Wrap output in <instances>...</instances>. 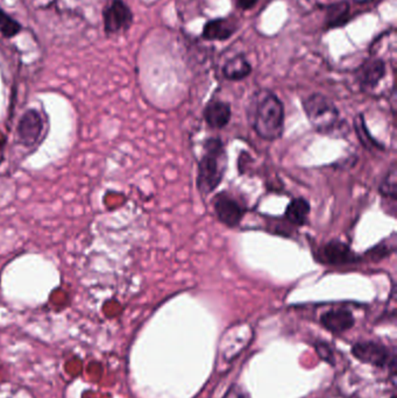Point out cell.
<instances>
[{
    "label": "cell",
    "mask_w": 397,
    "mask_h": 398,
    "mask_svg": "<svg viewBox=\"0 0 397 398\" xmlns=\"http://www.w3.org/2000/svg\"><path fill=\"white\" fill-rule=\"evenodd\" d=\"M249 123L266 141L281 138L285 130V106L275 93L261 90L254 95L249 106Z\"/></svg>",
    "instance_id": "cell-1"
},
{
    "label": "cell",
    "mask_w": 397,
    "mask_h": 398,
    "mask_svg": "<svg viewBox=\"0 0 397 398\" xmlns=\"http://www.w3.org/2000/svg\"><path fill=\"white\" fill-rule=\"evenodd\" d=\"M228 169V154L219 138L207 140L198 164L197 187L202 194L214 192L224 178Z\"/></svg>",
    "instance_id": "cell-2"
},
{
    "label": "cell",
    "mask_w": 397,
    "mask_h": 398,
    "mask_svg": "<svg viewBox=\"0 0 397 398\" xmlns=\"http://www.w3.org/2000/svg\"><path fill=\"white\" fill-rule=\"evenodd\" d=\"M303 110L311 126L318 132H332L339 123V110L322 93H313L304 99Z\"/></svg>",
    "instance_id": "cell-3"
},
{
    "label": "cell",
    "mask_w": 397,
    "mask_h": 398,
    "mask_svg": "<svg viewBox=\"0 0 397 398\" xmlns=\"http://www.w3.org/2000/svg\"><path fill=\"white\" fill-rule=\"evenodd\" d=\"M103 22L106 34L124 33L132 26V11L124 0H111L103 10Z\"/></svg>",
    "instance_id": "cell-4"
},
{
    "label": "cell",
    "mask_w": 397,
    "mask_h": 398,
    "mask_svg": "<svg viewBox=\"0 0 397 398\" xmlns=\"http://www.w3.org/2000/svg\"><path fill=\"white\" fill-rule=\"evenodd\" d=\"M214 208L217 218L228 227H237L244 218L245 208L228 192H221L214 198Z\"/></svg>",
    "instance_id": "cell-5"
},
{
    "label": "cell",
    "mask_w": 397,
    "mask_h": 398,
    "mask_svg": "<svg viewBox=\"0 0 397 398\" xmlns=\"http://www.w3.org/2000/svg\"><path fill=\"white\" fill-rule=\"evenodd\" d=\"M319 261L330 265H345L360 261L359 256L350 246L340 240H331L323 246L318 253Z\"/></svg>",
    "instance_id": "cell-6"
},
{
    "label": "cell",
    "mask_w": 397,
    "mask_h": 398,
    "mask_svg": "<svg viewBox=\"0 0 397 398\" xmlns=\"http://www.w3.org/2000/svg\"><path fill=\"white\" fill-rule=\"evenodd\" d=\"M44 130V123L40 113L37 110H28L22 114L18 126V135L24 146H33L38 142L41 133Z\"/></svg>",
    "instance_id": "cell-7"
},
{
    "label": "cell",
    "mask_w": 397,
    "mask_h": 398,
    "mask_svg": "<svg viewBox=\"0 0 397 398\" xmlns=\"http://www.w3.org/2000/svg\"><path fill=\"white\" fill-rule=\"evenodd\" d=\"M386 76V65L381 58H370L360 65L356 77L360 86L366 88H374Z\"/></svg>",
    "instance_id": "cell-8"
},
{
    "label": "cell",
    "mask_w": 397,
    "mask_h": 398,
    "mask_svg": "<svg viewBox=\"0 0 397 398\" xmlns=\"http://www.w3.org/2000/svg\"><path fill=\"white\" fill-rule=\"evenodd\" d=\"M231 114V105L223 100H211L203 111L204 119L214 130H221L228 126Z\"/></svg>",
    "instance_id": "cell-9"
},
{
    "label": "cell",
    "mask_w": 397,
    "mask_h": 398,
    "mask_svg": "<svg viewBox=\"0 0 397 398\" xmlns=\"http://www.w3.org/2000/svg\"><path fill=\"white\" fill-rule=\"evenodd\" d=\"M320 323L332 333H343L353 327L356 320L351 311L346 309L330 310L320 317Z\"/></svg>",
    "instance_id": "cell-10"
},
{
    "label": "cell",
    "mask_w": 397,
    "mask_h": 398,
    "mask_svg": "<svg viewBox=\"0 0 397 398\" xmlns=\"http://www.w3.org/2000/svg\"><path fill=\"white\" fill-rule=\"evenodd\" d=\"M353 355L365 364L384 367L387 364L388 351L382 345L377 343H359L353 346Z\"/></svg>",
    "instance_id": "cell-11"
},
{
    "label": "cell",
    "mask_w": 397,
    "mask_h": 398,
    "mask_svg": "<svg viewBox=\"0 0 397 398\" xmlns=\"http://www.w3.org/2000/svg\"><path fill=\"white\" fill-rule=\"evenodd\" d=\"M238 27L231 19H214L204 26L203 39L207 41H225L235 34Z\"/></svg>",
    "instance_id": "cell-12"
},
{
    "label": "cell",
    "mask_w": 397,
    "mask_h": 398,
    "mask_svg": "<svg viewBox=\"0 0 397 398\" xmlns=\"http://www.w3.org/2000/svg\"><path fill=\"white\" fill-rule=\"evenodd\" d=\"M310 211H311V206L306 198H294L285 208V217L290 224L301 227L303 225L306 224Z\"/></svg>",
    "instance_id": "cell-13"
},
{
    "label": "cell",
    "mask_w": 397,
    "mask_h": 398,
    "mask_svg": "<svg viewBox=\"0 0 397 398\" xmlns=\"http://www.w3.org/2000/svg\"><path fill=\"white\" fill-rule=\"evenodd\" d=\"M251 63L242 55L231 58L223 67V75L228 81H241L251 75Z\"/></svg>",
    "instance_id": "cell-14"
},
{
    "label": "cell",
    "mask_w": 397,
    "mask_h": 398,
    "mask_svg": "<svg viewBox=\"0 0 397 398\" xmlns=\"http://www.w3.org/2000/svg\"><path fill=\"white\" fill-rule=\"evenodd\" d=\"M380 194L386 201L396 203L397 199V169L396 164H391L388 169L387 174L384 175L379 187Z\"/></svg>",
    "instance_id": "cell-15"
},
{
    "label": "cell",
    "mask_w": 397,
    "mask_h": 398,
    "mask_svg": "<svg viewBox=\"0 0 397 398\" xmlns=\"http://www.w3.org/2000/svg\"><path fill=\"white\" fill-rule=\"evenodd\" d=\"M350 13V6L345 1L341 3L332 4L327 8L326 13V25L329 27H338L346 22Z\"/></svg>",
    "instance_id": "cell-16"
},
{
    "label": "cell",
    "mask_w": 397,
    "mask_h": 398,
    "mask_svg": "<svg viewBox=\"0 0 397 398\" xmlns=\"http://www.w3.org/2000/svg\"><path fill=\"white\" fill-rule=\"evenodd\" d=\"M21 29L22 26L20 22L0 8V34L3 35L4 38L12 39L19 34Z\"/></svg>",
    "instance_id": "cell-17"
},
{
    "label": "cell",
    "mask_w": 397,
    "mask_h": 398,
    "mask_svg": "<svg viewBox=\"0 0 397 398\" xmlns=\"http://www.w3.org/2000/svg\"><path fill=\"white\" fill-rule=\"evenodd\" d=\"M354 128H356L358 138H359L360 142L363 143V146L366 147L368 150H372V148L384 150V148L373 139V136L370 135V132L367 130L366 124H365L363 116H358L357 118H356V120H354Z\"/></svg>",
    "instance_id": "cell-18"
},
{
    "label": "cell",
    "mask_w": 397,
    "mask_h": 398,
    "mask_svg": "<svg viewBox=\"0 0 397 398\" xmlns=\"http://www.w3.org/2000/svg\"><path fill=\"white\" fill-rule=\"evenodd\" d=\"M394 246L395 244L391 246L388 245L387 247V245H382V244H381V245H377V247H374V248L372 249L368 254H370V258H372V259L377 261V260L382 259L384 256H389V254L394 251Z\"/></svg>",
    "instance_id": "cell-19"
},
{
    "label": "cell",
    "mask_w": 397,
    "mask_h": 398,
    "mask_svg": "<svg viewBox=\"0 0 397 398\" xmlns=\"http://www.w3.org/2000/svg\"><path fill=\"white\" fill-rule=\"evenodd\" d=\"M224 398H248L247 396L245 395L244 392H241L238 387H232V388L228 389V392H226V395Z\"/></svg>",
    "instance_id": "cell-20"
},
{
    "label": "cell",
    "mask_w": 397,
    "mask_h": 398,
    "mask_svg": "<svg viewBox=\"0 0 397 398\" xmlns=\"http://www.w3.org/2000/svg\"><path fill=\"white\" fill-rule=\"evenodd\" d=\"M259 0H237L238 6L242 10H251L258 4Z\"/></svg>",
    "instance_id": "cell-21"
}]
</instances>
